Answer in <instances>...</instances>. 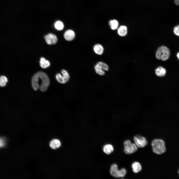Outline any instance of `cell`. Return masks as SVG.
<instances>
[{
	"label": "cell",
	"mask_w": 179,
	"mask_h": 179,
	"mask_svg": "<svg viewBox=\"0 0 179 179\" xmlns=\"http://www.w3.org/2000/svg\"><path fill=\"white\" fill-rule=\"evenodd\" d=\"M32 86L37 91L39 89L42 92L46 91L50 84L49 79L45 73L40 71L35 74L32 79Z\"/></svg>",
	"instance_id": "6da1fadb"
},
{
	"label": "cell",
	"mask_w": 179,
	"mask_h": 179,
	"mask_svg": "<svg viewBox=\"0 0 179 179\" xmlns=\"http://www.w3.org/2000/svg\"><path fill=\"white\" fill-rule=\"evenodd\" d=\"M151 144L153 151L155 154L161 155L166 151L165 143L162 139H155L152 141Z\"/></svg>",
	"instance_id": "7a4b0ae2"
},
{
	"label": "cell",
	"mask_w": 179,
	"mask_h": 179,
	"mask_svg": "<svg viewBox=\"0 0 179 179\" xmlns=\"http://www.w3.org/2000/svg\"><path fill=\"white\" fill-rule=\"evenodd\" d=\"M170 55V51L167 47L162 46L158 48L155 53V57L158 59L165 61L167 60Z\"/></svg>",
	"instance_id": "3957f363"
},
{
	"label": "cell",
	"mask_w": 179,
	"mask_h": 179,
	"mask_svg": "<svg viewBox=\"0 0 179 179\" xmlns=\"http://www.w3.org/2000/svg\"><path fill=\"white\" fill-rule=\"evenodd\" d=\"M127 171L124 168H122L120 170L118 169L117 165L116 164H113L111 165L110 169V173L113 177L118 178L123 177L126 175Z\"/></svg>",
	"instance_id": "277c9868"
},
{
	"label": "cell",
	"mask_w": 179,
	"mask_h": 179,
	"mask_svg": "<svg viewBox=\"0 0 179 179\" xmlns=\"http://www.w3.org/2000/svg\"><path fill=\"white\" fill-rule=\"evenodd\" d=\"M124 150L126 154H130L133 153L138 150L137 147L135 144L132 143L129 139L126 140L124 142Z\"/></svg>",
	"instance_id": "5b68a950"
},
{
	"label": "cell",
	"mask_w": 179,
	"mask_h": 179,
	"mask_svg": "<svg viewBox=\"0 0 179 179\" xmlns=\"http://www.w3.org/2000/svg\"><path fill=\"white\" fill-rule=\"evenodd\" d=\"M135 143L137 147L142 148L146 146L148 143L147 141L144 137L136 135L134 137Z\"/></svg>",
	"instance_id": "8992f818"
},
{
	"label": "cell",
	"mask_w": 179,
	"mask_h": 179,
	"mask_svg": "<svg viewBox=\"0 0 179 179\" xmlns=\"http://www.w3.org/2000/svg\"><path fill=\"white\" fill-rule=\"evenodd\" d=\"M44 38L47 43L49 45L55 44L57 41L56 36L52 33H49L45 35Z\"/></svg>",
	"instance_id": "52a82bcc"
},
{
	"label": "cell",
	"mask_w": 179,
	"mask_h": 179,
	"mask_svg": "<svg viewBox=\"0 0 179 179\" xmlns=\"http://www.w3.org/2000/svg\"><path fill=\"white\" fill-rule=\"evenodd\" d=\"M76 34L75 32L71 29L67 30L64 32V38L66 41H71L75 39Z\"/></svg>",
	"instance_id": "ba28073f"
},
{
	"label": "cell",
	"mask_w": 179,
	"mask_h": 179,
	"mask_svg": "<svg viewBox=\"0 0 179 179\" xmlns=\"http://www.w3.org/2000/svg\"><path fill=\"white\" fill-rule=\"evenodd\" d=\"M94 70H103L105 71L109 70V67L108 65L102 61H99L94 66Z\"/></svg>",
	"instance_id": "9c48e42d"
},
{
	"label": "cell",
	"mask_w": 179,
	"mask_h": 179,
	"mask_svg": "<svg viewBox=\"0 0 179 179\" xmlns=\"http://www.w3.org/2000/svg\"><path fill=\"white\" fill-rule=\"evenodd\" d=\"M93 48L94 53L97 55H101L104 52V48L103 45L100 44H95L93 45Z\"/></svg>",
	"instance_id": "30bf717a"
},
{
	"label": "cell",
	"mask_w": 179,
	"mask_h": 179,
	"mask_svg": "<svg viewBox=\"0 0 179 179\" xmlns=\"http://www.w3.org/2000/svg\"><path fill=\"white\" fill-rule=\"evenodd\" d=\"M61 145L60 141L57 139H54L50 141L49 143L50 147L52 149H56L59 148Z\"/></svg>",
	"instance_id": "8fae6325"
},
{
	"label": "cell",
	"mask_w": 179,
	"mask_h": 179,
	"mask_svg": "<svg viewBox=\"0 0 179 179\" xmlns=\"http://www.w3.org/2000/svg\"><path fill=\"white\" fill-rule=\"evenodd\" d=\"M117 32L119 36L121 37L125 36L127 34V28L126 26H121L118 28Z\"/></svg>",
	"instance_id": "7c38bea8"
},
{
	"label": "cell",
	"mask_w": 179,
	"mask_h": 179,
	"mask_svg": "<svg viewBox=\"0 0 179 179\" xmlns=\"http://www.w3.org/2000/svg\"><path fill=\"white\" fill-rule=\"evenodd\" d=\"M156 75L159 77L164 76L166 73V70L165 68L161 66L157 67L155 70Z\"/></svg>",
	"instance_id": "4fadbf2b"
},
{
	"label": "cell",
	"mask_w": 179,
	"mask_h": 179,
	"mask_svg": "<svg viewBox=\"0 0 179 179\" xmlns=\"http://www.w3.org/2000/svg\"><path fill=\"white\" fill-rule=\"evenodd\" d=\"M133 171L135 173H137L140 171L142 170V166L139 162H135L133 163L132 165Z\"/></svg>",
	"instance_id": "5bb4252c"
},
{
	"label": "cell",
	"mask_w": 179,
	"mask_h": 179,
	"mask_svg": "<svg viewBox=\"0 0 179 179\" xmlns=\"http://www.w3.org/2000/svg\"><path fill=\"white\" fill-rule=\"evenodd\" d=\"M40 63L41 67L44 69L48 68L50 65V62L43 57L41 58Z\"/></svg>",
	"instance_id": "9a60e30c"
},
{
	"label": "cell",
	"mask_w": 179,
	"mask_h": 179,
	"mask_svg": "<svg viewBox=\"0 0 179 179\" xmlns=\"http://www.w3.org/2000/svg\"><path fill=\"white\" fill-rule=\"evenodd\" d=\"M103 149L104 153L107 154H109L113 151L114 148L111 144H108L104 146Z\"/></svg>",
	"instance_id": "2e32d148"
},
{
	"label": "cell",
	"mask_w": 179,
	"mask_h": 179,
	"mask_svg": "<svg viewBox=\"0 0 179 179\" xmlns=\"http://www.w3.org/2000/svg\"><path fill=\"white\" fill-rule=\"evenodd\" d=\"M109 24L110 28L113 30L117 29L119 26V22L117 20L115 19H113L110 20Z\"/></svg>",
	"instance_id": "e0dca14e"
},
{
	"label": "cell",
	"mask_w": 179,
	"mask_h": 179,
	"mask_svg": "<svg viewBox=\"0 0 179 179\" xmlns=\"http://www.w3.org/2000/svg\"><path fill=\"white\" fill-rule=\"evenodd\" d=\"M55 77L57 80L60 83L65 84L67 83L64 76L61 73H57Z\"/></svg>",
	"instance_id": "ac0fdd59"
},
{
	"label": "cell",
	"mask_w": 179,
	"mask_h": 179,
	"mask_svg": "<svg viewBox=\"0 0 179 179\" xmlns=\"http://www.w3.org/2000/svg\"><path fill=\"white\" fill-rule=\"evenodd\" d=\"M7 139L4 136L0 137V148H4L6 146Z\"/></svg>",
	"instance_id": "d6986e66"
},
{
	"label": "cell",
	"mask_w": 179,
	"mask_h": 179,
	"mask_svg": "<svg viewBox=\"0 0 179 179\" xmlns=\"http://www.w3.org/2000/svg\"><path fill=\"white\" fill-rule=\"evenodd\" d=\"M55 28L57 30L60 31L62 30L64 28V25L63 23L59 20L56 21L54 24Z\"/></svg>",
	"instance_id": "ffe728a7"
},
{
	"label": "cell",
	"mask_w": 179,
	"mask_h": 179,
	"mask_svg": "<svg viewBox=\"0 0 179 179\" xmlns=\"http://www.w3.org/2000/svg\"><path fill=\"white\" fill-rule=\"evenodd\" d=\"M61 73L67 82L70 78V75L68 72L66 70L63 69L61 70Z\"/></svg>",
	"instance_id": "44dd1931"
},
{
	"label": "cell",
	"mask_w": 179,
	"mask_h": 179,
	"mask_svg": "<svg viewBox=\"0 0 179 179\" xmlns=\"http://www.w3.org/2000/svg\"><path fill=\"white\" fill-rule=\"evenodd\" d=\"M96 73L100 76H103L105 74V71L103 70L99 69L94 70Z\"/></svg>",
	"instance_id": "7402d4cb"
},
{
	"label": "cell",
	"mask_w": 179,
	"mask_h": 179,
	"mask_svg": "<svg viewBox=\"0 0 179 179\" xmlns=\"http://www.w3.org/2000/svg\"><path fill=\"white\" fill-rule=\"evenodd\" d=\"M173 31L176 35L179 36V25L175 27Z\"/></svg>",
	"instance_id": "603a6c76"
},
{
	"label": "cell",
	"mask_w": 179,
	"mask_h": 179,
	"mask_svg": "<svg viewBox=\"0 0 179 179\" xmlns=\"http://www.w3.org/2000/svg\"><path fill=\"white\" fill-rule=\"evenodd\" d=\"M0 79L4 82L7 83L8 81L7 78L5 76H1L0 77Z\"/></svg>",
	"instance_id": "cb8c5ba5"
},
{
	"label": "cell",
	"mask_w": 179,
	"mask_h": 179,
	"mask_svg": "<svg viewBox=\"0 0 179 179\" xmlns=\"http://www.w3.org/2000/svg\"><path fill=\"white\" fill-rule=\"evenodd\" d=\"M6 83L2 81L0 79V87H4L6 86Z\"/></svg>",
	"instance_id": "d4e9b609"
},
{
	"label": "cell",
	"mask_w": 179,
	"mask_h": 179,
	"mask_svg": "<svg viewBox=\"0 0 179 179\" xmlns=\"http://www.w3.org/2000/svg\"><path fill=\"white\" fill-rule=\"evenodd\" d=\"M174 2L176 5H179V0H174Z\"/></svg>",
	"instance_id": "484cf974"
},
{
	"label": "cell",
	"mask_w": 179,
	"mask_h": 179,
	"mask_svg": "<svg viewBox=\"0 0 179 179\" xmlns=\"http://www.w3.org/2000/svg\"><path fill=\"white\" fill-rule=\"evenodd\" d=\"M177 56L179 59V52L178 53L177 55Z\"/></svg>",
	"instance_id": "4316f807"
},
{
	"label": "cell",
	"mask_w": 179,
	"mask_h": 179,
	"mask_svg": "<svg viewBox=\"0 0 179 179\" xmlns=\"http://www.w3.org/2000/svg\"><path fill=\"white\" fill-rule=\"evenodd\" d=\"M178 174H179V170H178Z\"/></svg>",
	"instance_id": "83f0119b"
}]
</instances>
